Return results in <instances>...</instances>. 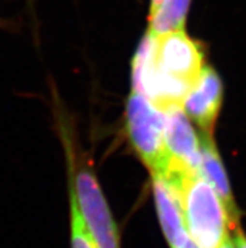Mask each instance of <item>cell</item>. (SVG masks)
<instances>
[{
  "label": "cell",
  "instance_id": "6da1fadb",
  "mask_svg": "<svg viewBox=\"0 0 246 248\" xmlns=\"http://www.w3.org/2000/svg\"><path fill=\"white\" fill-rule=\"evenodd\" d=\"M187 234L199 248H220L240 226L231 220L228 209L200 173L185 182L180 193Z\"/></svg>",
  "mask_w": 246,
  "mask_h": 248
},
{
  "label": "cell",
  "instance_id": "7a4b0ae2",
  "mask_svg": "<svg viewBox=\"0 0 246 248\" xmlns=\"http://www.w3.org/2000/svg\"><path fill=\"white\" fill-rule=\"evenodd\" d=\"M126 124L134 151L151 174H163L170 165V153L165 136V113L146 96L132 91L127 101Z\"/></svg>",
  "mask_w": 246,
  "mask_h": 248
},
{
  "label": "cell",
  "instance_id": "3957f363",
  "mask_svg": "<svg viewBox=\"0 0 246 248\" xmlns=\"http://www.w3.org/2000/svg\"><path fill=\"white\" fill-rule=\"evenodd\" d=\"M203 67L201 44L184 31L156 37L151 69L168 83L190 91Z\"/></svg>",
  "mask_w": 246,
  "mask_h": 248
},
{
  "label": "cell",
  "instance_id": "277c9868",
  "mask_svg": "<svg viewBox=\"0 0 246 248\" xmlns=\"http://www.w3.org/2000/svg\"><path fill=\"white\" fill-rule=\"evenodd\" d=\"M73 189L79 212L96 248H121L117 224L96 175L89 168L79 167Z\"/></svg>",
  "mask_w": 246,
  "mask_h": 248
},
{
  "label": "cell",
  "instance_id": "5b68a950",
  "mask_svg": "<svg viewBox=\"0 0 246 248\" xmlns=\"http://www.w3.org/2000/svg\"><path fill=\"white\" fill-rule=\"evenodd\" d=\"M163 113L166 144L171 156L167 171L196 173L200 164V138L190 119L182 106H174Z\"/></svg>",
  "mask_w": 246,
  "mask_h": 248
},
{
  "label": "cell",
  "instance_id": "8992f818",
  "mask_svg": "<svg viewBox=\"0 0 246 248\" xmlns=\"http://www.w3.org/2000/svg\"><path fill=\"white\" fill-rule=\"evenodd\" d=\"M222 94L220 76L212 67L205 66L182 102L185 113L199 125L203 132L212 135L221 110Z\"/></svg>",
  "mask_w": 246,
  "mask_h": 248
},
{
  "label": "cell",
  "instance_id": "52a82bcc",
  "mask_svg": "<svg viewBox=\"0 0 246 248\" xmlns=\"http://www.w3.org/2000/svg\"><path fill=\"white\" fill-rule=\"evenodd\" d=\"M152 186L163 234L170 247L177 248L188 238L180 197L159 174H152Z\"/></svg>",
  "mask_w": 246,
  "mask_h": 248
},
{
  "label": "cell",
  "instance_id": "ba28073f",
  "mask_svg": "<svg viewBox=\"0 0 246 248\" xmlns=\"http://www.w3.org/2000/svg\"><path fill=\"white\" fill-rule=\"evenodd\" d=\"M199 138L200 175L203 176V179L209 183L210 186L214 188V190L217 193V195L228 209L229 214H230L231 220L236 226H240V223H239L240 212L237 209L232 193H231L228 174H226V170H225L224 164L221 161V157L218 155L215 141L212 140V135L207 134V132H203L201 135H199Z\"/></svg>",
  "mask_w": 246,
  "mask_h": 248
},
{
  "label": "cell",
  "instance_id": "9c48e42d",
  "mask_svg": "<svg viewBox=\"0 0 246 248\" xmlns=\"http://www.w3.org/2000/svg\"><path fill=\"white\" fill-rule=\"evenodd\" d=\"M191 0H163L159 9L150 16L151 34L159 35L184 31Z\"/></svg>",
  "mask_w": 246,
  "mask_h": 248
},
{
  "label": "cell",
  "instance_id": "30bf717a",
  "mask_svg": "<svg viewBox=\"0 0 246 248\" xmlns=\"http://www.w3.org/2000/svg\"><path fill=\"white\" fill-rule=\"evenodd\" d=\"M71 199V233H72V248H96L93 239L88 232L83 217L79 212L77 199H75L73 184L69 190Z\"/></svg>",
  "mask_w": 246,
  "mask_h": 248
},
{
  "label": "cell",
  "instance_id": "8fae6325",
  "mask_svg": "<svg viewBox=\"0 0 246 248\" xmlns=\"http://www.w3.org/2000/svg\"><path fill=\"white\" fill-rule=\"evenodd\" d=\"M232 242L235 248H246V234L241 228H237L234 232Z\"/></svg>",
  "mask_w": 246,
  "mask_h": 248
},
{
  "label": "cell",
  "instance_id": "7c38bea8",
  "mask_svg": "<svg viewBox=\"0 0 246 248\" xmlns=\"http://www.w3.org/2000/svg\"><path fill=\"white\" fill-rule=\"evenodd\" d=\"M163 0H151V6H150V16H152L153 13L156 12L159 9V6L161 5Z\"/></svg>",
  "mask_w": 246,
  "mask_h": 248
},
{
  "label": "cell",
  "instance_id": "4fadbf2b",
  "mask_svg": "<svg viewBox=\"0 0 246 248\" xmlns=\"http://www.w3.org/2000/svg\"><path fill=\"white\" fill-rule=\"evenodd\" d=\"M177 248H199V247H197V246L195 245V243H193L192 241H191L190 237H188V238H187L186 241H185V242L182 243V245L178 246Z\"/></svg>",
  "mask_w": 246,
  "mask_h": 248
}]
</instances>
